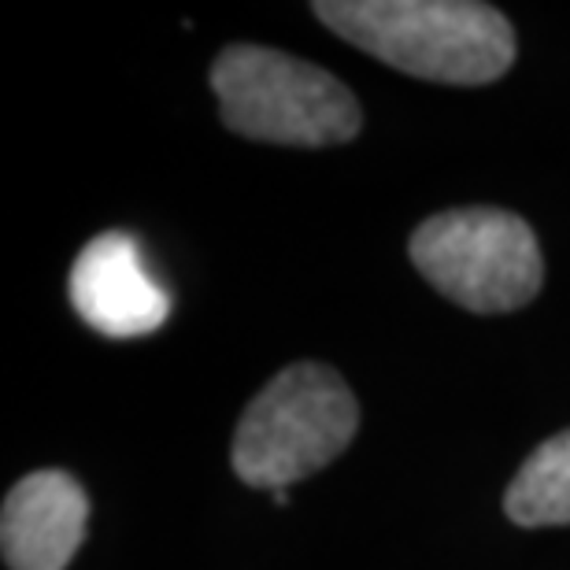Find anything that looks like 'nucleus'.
Masks as SVG:
<instances>
[{"instance_id": "1", "label": "nucleus", "mask_w": 570, "mask_h": 570, "mask_svg": "<svg viewBox=\"0 0 570 570\" xmlns=\"http://www.w3.org/2000/svg\"><path fill=\"white\" fill-rule=\"evenodd\" d=\"M337 38L441 86H485L515 63V30L474 0H318L312 8Z\"/></svg>"}, {"instance_id": "2", "label": "nucleus", "mask_w": 570, "mask_h": 570, "mask_svg": "<svg viewBox=\"0 0 570 570\" xmlns=\"http://www.w3.org/2000/svg\"><path fill=\"white\" fill-rule=\"evenodd\" d=\"M356 430L360 404L348 382L326 363H293L245 407L230 460L245 485L275 493L334 463Z\"/></svg>"}, {"instance_id": "3", "label": "nucleus", "mask_w": 570, "mask_h": 570, "mask_svg": "<svg viewBox=\"0 0 570 570\" xmlns=\"http://www.w3.org/2000/svg\"><path fill=\"white\" fill-rule=\"evenodd\" d=\"M219 116L248 141L323 148L360 134L363 111L352 89L323 67L264 45H230L212 63Z\"/></svg>"}, {"instance_id": "4", "label": "nucleus", "mask_w": 570, "mask_h": 570, "mask_svg": "<svg viewBox=\"0 0 570 570\" xmlns=\"http://www.w3.org/2000/svg\"><path fill=\"white\" fill-rule=\"evenodd\" d=\"M407 248L433 289L478 315L515 312L541 293L544 282L538 234L504 208L430 215L415 226Z\"/></svg>"}, {"instance_id": "5", "label": "nucleus", "mask_w": 570, "mask_h": 570, "mask_svg": "<svg viewBox=\"0 0 570 570\" xmlns=\"http://www.w3.org/2000/svg\"><path fill=\"white\" fill-rule=\"evenodd\" d=\"M67 293L97 334L119 341L153 334L170 315L167 289L148 275L141 245L122 230L100 234L78 253Z\"/></svg>"}, {"instance_id": "6", "label": "nucleus", "mask_w": 570, "mask_h": 570, "mask_svg": "<svg viewBox=\"0 0 570 570\" xmlns=\"http://www.w3.org/2000/svg\"><path fill=\"white\" fill-rule=\"evenodd\" d=\"M89 500L67 471H33L11 485L0 549L11 570H63L86 538Z\"/></svg>"}, {"instance_id": "7", "label": "nucleus", "mask_w": 570, "mask_h": 570, "mask_svg": "<svg viewBox=\"0 0 570 570\" xmlns=\"http://www.w3.org/2000/svg\"><path fill=\"white\" fill-rule=\"evenodd\" d=\"M504 511L515 527H570V430L530 452L504 493Z\"/></svg>"}, {"instance_id": "8", "label": "nucleus", "mask_w": 570, "mask_h": 570, "mask_svg": "<svg viewBox=\"0 0 570 570\" xmlns=\"http://www.w3.org/2000/svg\"><path fill=\"white\" fill-rule=\"evenodd\" d=\"M271 500H275V504H289V493H285V489H275V493H271Z\"/></svg>"}]
</instances>
